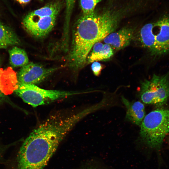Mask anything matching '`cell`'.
<instances>
[{
  "instance_id": "20",
  "label": "cell",
  "mask_w": 169,
  "mask_h": 169,
  "mask_svg": "<svg viewBox=\"0 0 169 169\" xmlns=\"http://www.w3.org/2000/svg\"><path fill=\"white\" fill-rule=\"evenodd\" d=\"M86 169H96V168H89Z\"/></svg>"
},
{
  "instance_id": "12",
  "label": "cell",
  "mask_w": 169,
  "mask_h": 169,
  "mask_svg": "<svg viewBox=\"0 0 169 169\" xmlns=\"http://www.w3.org/2000/svg\"><path fill=\"white\" fill-rule=\"evenodd\" d=\"M114 54V49L109 44H103L100 42L93 46L86 59L88 64L104 61L110 58Z\"/></svg>"
},
{
  "instance_id": "5",
  "label": "cell",
  "mask_w": 169,
  "mask_h": 169,
  "mask_svg": "<svg viewBox=\"0 0 169 169\" xmlns=\"http://www.w3.org/2000/svg\"><path fill=\"white\" fill-rule=\"evenodd\" d=\"M140 91L144 103L158 106L165 104L169 98V73L154 74L150 79L145 80L141 83Z\"/></svg>"
},
{
  "instance_id": "11",
  "label": "cell",
  "mask_w": 169,
  "mask_h": 169,
  "mask_svg": "<svg viewBox=\"0 0 169 169\" xmlns=\"http://www.w3.org/2000/svg\"><path fill=\"white\" fill-rule=\"evenodd\" d=\"M122 100L126 108V118L140 126L145 116L144 105L139 101L131 102L124 97H122Z\"/></svg>"
},
{
  "instance_id": "22",
  "label": "cell",
  "mask_w": 169,
  "mask_h": 169,
  "mask_svg": "<svg viewBox=\"0 0 169 169\" xmlns=\"http://www.w3.org/2000/svg\"><path fill=\"white\" fill-rule=\"evenodd\" d=\"M40 0V1H41V0Z\"/></svg>"
},
{
  "instance_id": "1",
  "label": "cell",
  "mask_w": 169,
  "mask_h": 169,
  "mask_svg": "<svg viewBox=\"0 0 169 169\" xmlns=\"http://www.w3.org/2000/svg\"><path fill=\"white\" fill-rule=\"evenodd\" d=\"M72 129L67 120L56 116L41 124L21 146L16 169H43Z\"/></svg>"
},
{
  "instance_id": "10",
  "label": "cell",
  "mask_w": 169,
  "mask_h": 169,
  "mask_svg": "<svg viewBox=\"0 0 169 169\" xmlns=\"http://www.w3.org/2000/svg\"><path fill=\"white\" fill-rule=\"evenodd\" d=\"M18 85L17 74L12 68L4 69L0 66V103L5 96L14 91Z\"/></svg>"
},
{
  "instance_id": "4",
  "label": "cell",
  "mask_w": 169,
  "mask_h": 169,
  "mask_svg": "<svg viewBox=\"0 0 169 169\" xmlns=\"http://www.w3.org/2000/svg\"><path fill=\"white\" fill-rule=\"evenodd\" d=\"M14 92L25 102L34 107L48 104L58 100L81 93L46 90L36 85L20 84H18Z\"/></svg>"
},
{
  "instance_id": "14",
  "label": "cell",
  "mask_w": 169,
  "mask_h": 169,
  "mask_svg": "<svg viewBox=\"0 0 169 169\" xmlns=\"http://www.w3.org/2000/svg\"><path fill=\"white\" fill-rule=\"evenodd\" d=\"M20 43V40L15 32L0 22V49Z\"/></svg>"
},
{
  "instance_id": "16",
  "label": "cell",
  "mask_w": 169,
  "mask_h": 169,
  "mask_svg": "<svg viewBox=\"0 0 169 169\" xmlns=\"http://www.w3.org/2000/svg\"><path fill=\"white\" fill-rule=\"evenodd\" d=\"M65 18L63 33L69 34V26L71 15L76 0H65Z\"/></svg>"
},
{
  "instance_id": "21",
  "label": "cell",
  "mask_w": 169,
  "mask_h": 169,
  "mask_svg": "<svg viewBox=\"0 0 169 169\" xmlns=\"http://www.w3.org/2000/svg\"><path fill=\"white\" fill-rule=\"evenodd\" d=\"M0 156H1V153H0Z\"/></svg>"
},
{
  "instance_id": "15",
  "label": "cell",
  "mask_w": 169,
  "mask_h": 169,
  "mask_svg": "<svg viewBox=\"0 0 169 169\" xmlns=\"http://www.w3.org/2000/svg\"><path fill=\"white\" fill-rule=\"evenodd\" d=\"M10 63L13 67H23L29 63V59L26 52L16 46L8 50Z\"/></svg>"
},
{
  "instance_id": "6",
  "label": "cell",
  "mask_w": 169,
  "mask_h": 169,
  "mask_svg": "<svg viewBox=\"0 0 169 169\" xmlns=\"http://www.w3.org/2000/svg\"><path fill=\"white\" fill-rule=\"evenodd\" d=\"M57 16H39L31 12L24 17L23 24L26 31L31 35L41 38L47 35L52 30Z\"/></svg>"
},
{
  "instance_id": "7",
  "label": "cell",
  "mask_w": 169,
  "mask_h": 169,
  "mask_svg": "<svg viewBox=\"0 0 169 169\" xmlns=\"http://www.w3.org/2000/svg\"><path fill=\"white\" fill-rule=\"evenodd\" d=\"M59 68H47L40 64L28 63L22 67L17 74L18 84L36 85L43 81Z\"/></svg>"
},
{
  "instance_id": "3",
  "label": "cell",
  "mask_w": 169,
  "mask_h": 169,
  "mask_svg": "<svg viewBox=\"0 0 169 169\" xmlns=\"http://www.w3.org/2000/svg\"><path fill=\"white\" fill-rule=\"evenodd\" d=\"M140 126V136L144 143L151 148L159 147L169 133V110L151 111L145 115Z\"/></svg>"
},
{
  "instance_id": "2",
  "label": "cell",
  "mask_w": 169,
  "mask_h": 169,
  "mask_svg": "<svg viewBox=\"0 0 169 169\" xmlns=\"http://www.w3.org/2000/svg\"><path fill=\"white\" fill-rule=\"evenodd\" d=\"M121 14L119 11L105 9L82 14L73 30L68 58L71 68L78 70L84 66L93 45L115 30Z\"/></svg>"
},
{
  "instance_id": "9",
  "label": "cell",
  "mask_w": 169,
  "mask_h": 169,
  "mask_svg": "<svg viewBox=\"0 0 169 169\" xmlns=\"http://www.w3.org/2000/svg\"><path fill=\"white\" fill-rule=\"evenodd\" d=\"M134 32L133 28L125 27L117 32L110 33L103 40L105 44L110 45L113 49L121 50L130 44L133 37Z\"/></svg>"
},
{
  "instance_id": "19",
  "label": "cell",
  "mask_w": 169,
  "mask_h": 169,
  "mask_svg": "<svg viewBox=\"0 0 169 169\" xmlns=\"http://www.w3.org/2000/svg\"><path fill=\"white\" fill-rule=\"evenodd\" d=\"M21 4H25L29 2L31 0H15Z\"/></svg>"
},
{
  "instance_id": "8",
  "label": "cell",
  "mask_w": 169,
  "mask_h": 169,
  "mask_svg": "<svg viewBox=\"0 0 169 169\" xmlns=\"http://www.w3.org/2000/svg\"><path fill=\"white\" fill-rule=\"evenodd\" d=\"M155 44L153 56L169 54V12L162 14L154 23Z\"/></svg>"
},
{
  "instance_id": "18",
  "label": "cell",
  "mask_w": 169,
  "mask_h": 169,
  "mask_svg": "<svg viewBox=\"0 0 169 169\" xmlns=\"http://www.w3.org/2000/svg\"><path fill=\"white\" fill-rule=\"evenodd\" d=\"M91 68L93 74L96 76H98L103 69L102 65L97 61L92 63Z\"/></svg>"
},
{
  "instance_id": "17",
  "label": "cell",
  "mask_w": 169,
  "mask_h": 169,
  "mask_svg": "<svg viewBox=\"0 0 169 169\" xmlns=\"http://www.w3.org/2000/svg\"><path fill=\"white\" fill-rule=\"evenodd\" d=\"M101 0H80V6L83 14H88L95 10L96 5Z\"/></svg>"
},
{
  "instance_id": "13",
  "label": "cell",
  "mask_w": 169,
  "mask_h": 169,
  "mask_svg": "<svg viewBox=\"0 0 169 169\" xmlns=\"http://www.w3.org/2000/svg\"><path fill=\"white\" fill-rule=\"evenodd\" d=\"M154 26V23H147L141 28L139 33V39L142 45L147 49L152 56L155 44Z\"/></svg>"
}]
</instances>
